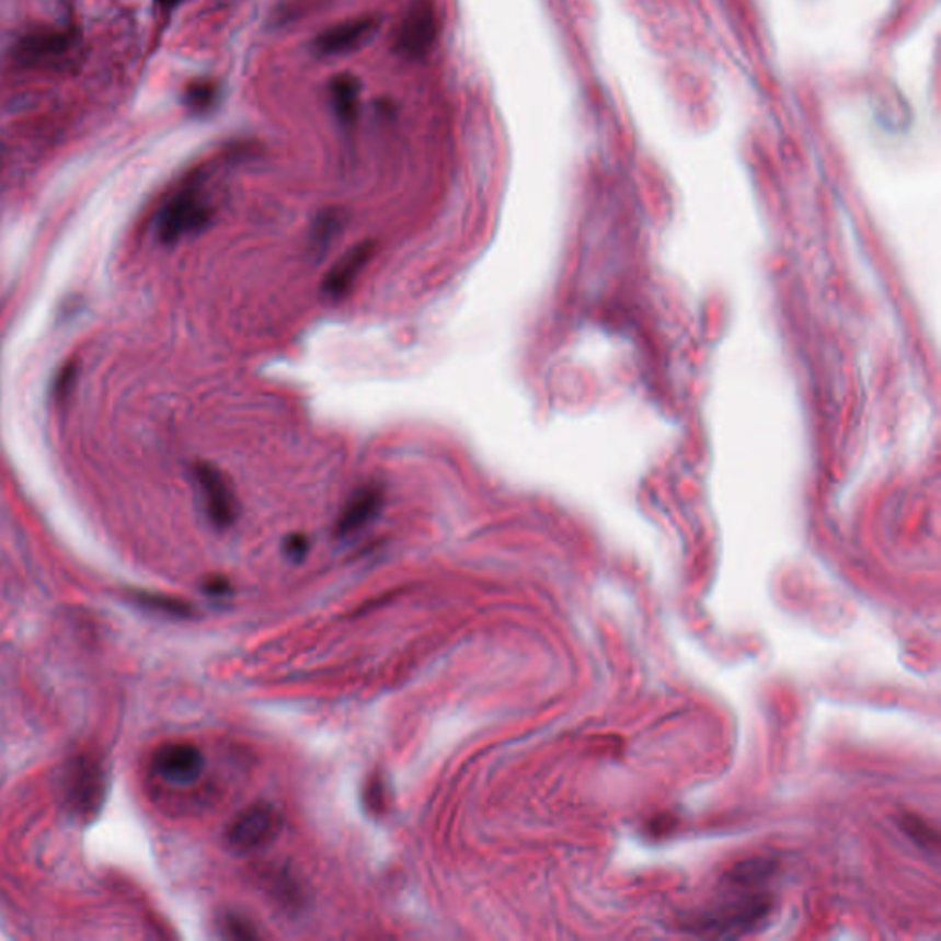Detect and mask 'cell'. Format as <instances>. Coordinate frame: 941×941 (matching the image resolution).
I'll list each match as a JSON object with an SVG mask.
<instances>
[{
    "label": "cell",
    "instance_id": "7c38bea8",
    "mask_svg": "<svg viewBox=\"0 0 941 941\" xmlns=\"http://www.w3.org/2000/svg\"><path fill=\"white\" fill-rule=\"evenodd\" d=\"M74 780L72 793L76 794V802H80V805H83L85 810L87 807L94 810L100 802V794H102L100 770L92 767L91 764L81 765L80 769L76 770Z\"/></svg>",
    "mask_w": 941,
    "mask_h": 941
},
{
    "label": "cell",
    "instance_id": "7a4b0ae2",
    "mask_svg": "<svg viewBox=\"0 0 941 941\" xmlns=\"http://www.w3.org/2000/svg\"><path fill=\"white\" fill-rule=\"evenodd\" d=\"M210 206L197 186H186L165 203L157 221V234L162 243H175L184 236L205 229L210 221Z\"/></svg>",
    "mask_w": 941,
    "mask_h": 941
},
{
    "label": "cell",
    "instance_id": "3957f363",
    "mask_svg": "<svg viewBox=\"0 0 941 941\" xmlns=\"http://www.w3.org/2000/svg\"><path fill=\"white\" fill-rule=\"evenodd\" d=\"M280 811L274 805L257 802L249 805L230 822L227 842L238 853H251L271 845L282 831Z\"/></svg>",
    "mask_w": 941,
    "mask_h": 941
},
{
    "label": "cell",
    "instance_id": "9a60e30c",
    "mask_svg": "<svg viewBox=\"0 0 941 941\" xmlns=\"http://www.w3.org/2000/svg\"><path fill=\"white\" fill-rule=\"evenodd\" d=\"M284 552L291 561H302L309 552V539L303 533H291L284 541Z\"/></svg>",
    "mask_w": 941,
    "mask_h": 941
},
{
    "label": "cell",
    "instance_id": "e0dca14e",
    "mask_svg": "<svg viewBox=\"0 0 941 941\" xmlns=\"http://www.w3.org/2000/svg\"><path fill=\"white\" fill-rule=\"evenodd\" d=\"M205 590L210 594H225L229 590V582L223 579V577H214V579L206 583Z\"/></svg>",
    "mask_w": 941,
    "mask_h": 941
},
{
    "label": "cell",
    "instance_id": "6da1fadb",
    "mask_svg": "<svg viewBox=\"0 0 941 941\" xmlns=\"http://www.w3.org/2000/svg\"><path fill=\"white\" fill-rule=\"evenodd\" d=\"M772 870L774 867L765 859H748L734 867L721 897L697 914L690 930L715 938H737L764 923L774 905L765 888Z\"/></svg>",
    "mask_w": 941,
    "mask_h": 941
},
{
    "label": "cell",
    "instance_id": "277c9868",
    "mask_svg": "<svg viewBox=\"0 0 941 941\" xmlns=\"http://www.w3.org/2000/svg\"><path fill=\"white\" fill-rule=\"evenodd\" d=\"M195 482L199 485L200 495H203V504L205 512L210 519L211 525L219 530H227L238 520V501H236L234 491L230 487V482L227 480L216 466L210 463H197L195 466Z\"/></svg>",
    "mask_w": 941,
    "mask_h": 941
},
{
    "label": "cell",
    "instance_id": "9c48e42d",
    "mask_svg": "<svg viewBox=\"0 0 941 941\" xmlns=\"http://www.w3.org/2000/svg\"><path fill=\"white\" fill-rule=\"evenodd\" d=\"M377 21L374 18L352 19L348 23H341L320 35L314 48L322 56H337L346 51L355 50L370 37L376 30Z\"/></svg>",
    "mask_w": 941,
    "mask_h": 941
},
{
    "label": "cell",
    "instance_id": "52a82bcc",
    "mask_svg": "<svg viewBox=\"0 0 941 941\" xmlns=\"http://www.w3.org/2000/svg\"><path fill=\"white\" fill-rule=\"evenodd\" d=\"M376 252L374 241H363L359 245L352 246L341 260H338L330 273L325 274L322 282V291L333 300L346 297L354 289L355 282L359 278V274L365 271L366 265L370 262L371 256Z\"/></svg>",
    "mask_w": 941,
    "mask_h": 941
},
{
    "label": "cell",
    "instance_id": "8992f818",
    "mask_svg": "<svg viewBox=\"0 0 941 941\" xmlns=\"http://www.w3.org/2000/svg\"><path fill=\"white\" fill-rule=\"evenodd\" d=\"M436 32L438 21L434 8L428 2H417L401 24L395 46L406 58H422L434 45Z\"/></svg>",
    "mask_w": 941,
    "mask_h": 941
},
{
    "label": "cell",
    "instance_id": "8fae6325",
    "mask_svg": "<svg viewBox=\"0 0 941 941\" xmlns=\"http://www.w3.org/2000/svg\"><path fill=\"white\" fill-rule=\"evenodd\" d=\"M359 91V81L355 80L354 76H338L337 80L331 83L333 107L344 124H352L357 118Z\"/></svg>",
    "mask_w": 941,
    "mask_h": 941
},
{
    "label": "cell",
    "instance_id": "2e32d148",
    "mask_svg": "<svg viewBox=\"0 0 941 941\" xmlns=\"http://www.w3.org/2000/svg\"><path fill=\"white\" fill-rule=\"evenodd\" d=\"M227 925H229V930L236 936V938H254V932H252L243 921H234V919H230Z\"/></svg>",
    "mask_w": 941,
    "mask_h": 941
},
{
    "label": "cell",
    "instance_id": "4fadbf2b",
    "mask_svg": "<svg viewBox=\"0 0 941 941\" xmlns=\"http://www.w3.org/2000/svg\"><path fill=\"white\" fill-rule=\"evenodd\" d=\"M341 227H343V217H341V214H335L333 210L324 211V214L317 219V225H314V245H328V241L335 238V234L341 230Z\"/></svg>",
    "mask_w": 941,
    "mask_h": 941
},
{
    "label": "cell",
    "instance_id": "ba28073f",
    "mask_svg": "<svg viewBox=\"0 0 941 941\" xmlns=\"http://www.w3.org/2000/svg\"><path fill=\"white\" fill-rule=\"evenodd\" d=\"M385 493L377 484H366L349 496L348 503L338 515L335 533L348 537L355 531L363 530L368 523L376 519L381 512Z\"/></svg>",
    "mask_w": 941,
    "mask_h": 941
},
{
    "label": "cell",
    "instance_id": "ac0fdd59",
    "mask_svg": "<svg viewBox=\"0 0 941 941\" xmlns=\"http://www.w3.org/2000/svg\"><path fill=\"white\" fill-rule=\"evenodd\" d=\"M154 2L165 10H172V8L179 7L183 0H154Z\"/></svg>",
    "mask_w": 941,
    "mask_h": 941
},
{
    "label": "cell",
    "instance_id": "5b68a950",
    "mask_svg": "<svg viewBox=\"0 0 941 941\" xmlns=\"http://www.w3.org/2000/svg\"><path fill=\"white\" fill-rule=\"evenodd\" d=\"M205 754L192 743H165L154 753L153 769L162 780L186 785L197 780L205 770Z\"/></svg>",
    "mask_w": 941,
    "mask_h": 941
},
{
    "label": "cell",
    "instance_id": "5bb4252c",
    "mask_svg": "<svg viewBox=\"0 0 941 941\" xmlns=\"http://www.w3.org/2000/svg\"><path fill=\"white\" fill-rule=\"evenodd\" d=\"M216 100V87L210 83H195L186 92V103L195 111H205Z\"/></svg>",
    "mask_w": 941,
    "mask_h": 941
},
{
    "label": "cell",
    "instance_id": "30bf717a",
    "mask_svg": "<svg viewBox=\"0 0 941 941\" xmlns=\"http://www.w3.org/2000/svg\"><path fill=\"white\" fill-rule=\"evenodd\" d=\"M74 43L72 32H56V30H46V32H37L26 37L19 45V56L28 61L35 59L50 58L64 54L70 45Z\"/></svg>",
    "mask_w": 941,
    "mask_h": 941
}]
</instances>
